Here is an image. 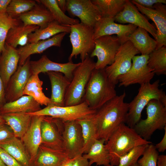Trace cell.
Listing matches in <instances>:
<instances>
[{
  "label": "cell",
  "instance_id": "6da1fadb",
  "mask_svg": "<svg viewBox=\"0 0 166 166\" xmlns=\"http://www.w3.org/2000/svg\"><path fill=\"white\" fill-rule=\"evenodd\" d=\"M125 91L117 95L96 110L93 117L97 129V139L106 142L121 124L125 123L129 103L124 101Z\"/></svg>",
  "mask_w": 166,
  "mask_h": 166
},
{
  "label": "cell",
  "instance_id": "7a4b0ae2",
  "mask_svg": "<svg viewBox=\"0 0 166 166\" xmlns=\"http://www.w3.org/2000/svg\"><path fill=\"white\" fill-rule=\"evenodd\" d=\"M105 144L110 156L111 165L117 166L120 158L136 147L152 144L141 137L133 128L123 123L113 132Z\"/></svg>",
  "mask_w": 166,
  "mask_h": 166
},
{
  "label": "cell",
  "instance_id": "3957f363",
  "mask_svg": "<svg viewBox=\"0 0 166 166\" xmlns=\"http://www.w3.org/2000/svg\"><path fill=\"white\" fill-rule=\"evenodd\" d=\"M115 85L109 80L105 69L93 71L83 98L91 109L96 110L117 95Z\"/></svg>",
  "mask_w": 166,
  "mask_h": 166
},
{
  "label": "cell",
  "instance_id": "277c9868",
  "mask_svg": "<svg viewBox=\"0 0 166 166\" xmlns=\"http://www.w3.org/2000/svg\"><path fill=\"white\" fill-rule=\"evenodd\" d=\"M160 80L152 83H146L140 85L137 95L129 103L128 110L125 124L133 128L140 120L142 112L151 100L156 99L166 106V95L162 89H160Z\"/></svg>",
  "mask_w": 166,
  "mask_h": 166
},
{
  "label": "cell",
  "instance_id": "5b68a950",
  "mask_svg": "<svg viewBox=\"0 0 166 166\" xmlns=\"http://www.w3.org/2000/svg\"><path fill=\"white\" fill-rule=\"evenodd\" d=\"M95 64L89 56L75 69L65 95V106L76 105L83 102L86 87Z\"/></svg>",
  "mask_w": 166,
  "mask_h": 166
},
{
  "label": "cell",
  "instance_id": "8992f818",
  "mask_svg": "<svg viewBox=\"0 0 166 166\" xmlns=\"http://www.w3.org/2000/svg\"><path fill=\"white\" fill-rule=\"evenodd\" d=\"M146 106V118L140 119L133 128L148 140L155 131L164 129L166 126V106L156 99L150 101Z\"/></svg>",
  "mask_w": 166,
  "mask_h": 166
},
{
  "label": "cell",
  "instance_id": "52a82bcc",
  "mask_svg": "<svg viewBox=\"0 0 166 166\" xmlns=\"http://www.w3.org/2000/svg\"><path fill=\"white\" fill-rule=\"evenodd\" d=\"M70 31L69 36L72 46L69 61L73 57L79 55L81 61L89 56L94 49L95 41L93 27L81 22L69 26Z\"/></svg>",
  "mask_w": 166,
  "mask_h": 166
},
{
  "label": "cell",
  "instance_id": "ba28073f",
  "mask_svg": "<svg viewBox=\"0 0 166 166\" xmlns=\"http://www.w3.org/2000/svg\"><path fill=\"white\" fill-rule=\"evenodd\" d=\"M96 112V110L91 109L86 102L83 101L72 106H59L49 105L38 111L27 113L32 116H50L65 122L87 118L92 115Z\"/></svg>",
  "mask_w": 166,
  "mask_h": 166
},
{
  "label": "cell",
  "instance_id": "9c48e42d",
  "mask_svg": "<svg viewBox=\"0 0 166 166\" xmlns=\"http://www.w3.org/2000/svg\"><path fill=\"white\" fill-rule=\"evenodd\" d=\"M140 53L132 43L127 40L122 44L118 50L113 63L105 69L111 81L116 85L119 77L126 73L130 69L133 57Z\"/></svg>",
  "mask_w": 166,
  "mask_h": 166
},
{
  "label": "cell",
  "instance_id": "30bf717a",
  "mask_svg": "<svg viewBox=\"0 0 166 166\" xmlns=\"http://www.w3.org/2000/svg\"><path fill=\"white\" fill-rule=\"evenodd\" d=\"M148 55L134 56L130 69L119 77V86L127 87L135 84L141 85L150 82L155 74L148 65Z\"/></svg>",
  "mask_w": 166,
  "mask_h": 166
},
{
  "label": "cell",
  "instance_id": "8fae6325",
  "mask_svg": "<svg viewBox=\"0 0 166 166\" xmlns=\"http://www.w3.org/2000/svg\"><path fill=\"white\" fill-rule=\"evenodd\" d=\"M94 41V48L89 56L97 57L95 69H105L113 63L122 43L119 38L114 35L102 36Z\"/></svg>",
  "mask_w": 166,
  "mask_h": 166
},
{
  "label": "cell",
  "instance_id": "7c38bea8",
  "mask_svg": "<svg viewBox=\"0 0 166 166\" xmlns=\"http://www.w3.org/2000/svg\"><path fill=\"white\" fill-rule=\"evenodd\" d=\"M63 122L62 137L63 150L70 159L82 155L84 141L81 125L77 120Z\"/></svg>",
  "mask_w": 166,
  "mask_h": 166
},
{
  "label": "cell",
  "instance_id": "4fadbf2b",
  "mask_svg": "<svg viewBox=\"0 0 166 166\" xmlns=\"http://www.w3.org/2000/svg\"><path fill=\"white\" fill-rule=\"evenodd\" d=\"M66 11L78 17L81 22L94 27L101 18L98 8L90 0H67Z\"/></svg>",
  "mask_w": 166,
  "mask_h": 166
},
{
  "label": "cell",
  "instance_id": "5bb4252c",
  "mask_svg": "<svg viewBox=\"0 0 166 166\" xmlns=\"http://www.w3.org/2000/svg\"><path fill=\"white\" fill-rule=\"evenodd\" d=\"M30 57L22 65H18L17 70L10 78L5 88L6 103L18 99L23 95L25 87L31 75Z\"/></svg>",
  "mask_w": 166,
  "mask_h": 166
},
{
  "label": "cell",
  "instance_id": "9a60e30c",
  "mask_svg": "<svg viewBox=\"0 0 166 166\" xmlns=\"http://www.w3.org/2000/svg\"><path fill=\"white\" fill-rule=\"evenodd\" d=\"M63 122L61 120L45 116L41 126V144L53 149L63 150Z\"/></svg>",
  "mask_w": 166,
  "mask_h": 166
},
{
  "label": "cell",
  "instance_id": "2e32d148",
  "mask_svg": "<svg viewBox=\"0 0 166 166\" xmlns=\"http://www.w3.org/2000/svg\"><path fill=\"white\" fill-rule=\"evenodd\" d=\"M115 22L128 23L143 28L150 33L155 40L157 30L130 0H126L123 10L114 18Z\"/></svg>",
  "mask_w": 166,
  "mask_h": 166
},
{
  "label": "cell",
  "instance_id": "e0dca14e",
  "mask_svg": "<svg viewBox=\"0 0 166 166\" xmlns=\"http://www.w3.org/2000/svg\"><path fill=\"white\" fill-rule=\"evenodd\" d=\"M137 28L131 24L116 23L114 18H101L93 27L94 39L95 40L102 36L116 34L122 44L128 40V36Z\"/></svg>",
  "mask_w": 166,
  "mask_h": 166
},
{
  "label": "cell",
  "instance_id": "ac0fdd59",
  "mask_svg": "<svg viewBox=\"0 0 166 166\" xmlns=\"http://www.w3.org/2000/svg\"><path fill=\"white\" fill-rule=\"evenodd\" d=\"M132 2L140 13L145 15L155 24L157 30L155 39L157 42L156 49L166 46V5L162 3H157L154 5L152 8H148L136 3Z\"/></svg>",
  "mask_w": 166,
  "mask_h": 166
},
{
  "label": "cell",
  "instance_id": "d6986e66",
  "mask_svg": "<svg viewBox=\"0 0 166 166\" xmlns=\"http://www.w3.org/2000/svg\"><path fill=\"white\" fill-rule=\"evenodd\" d=\"M80 63H75L72 61L63 63H57L43 55L38 60L30 61V68L31 75L50 71L58 72L63 73L71 81L74 70Z\"/></svg>",
  "mask_w": 166,
  "mask_h": 166
},
{
  "label": "cell",
  "instance_id": "ffe728a7",
  "mask_svg": "<svg viewBox=\"0 0 166 166\" xmlns=\"http://www.w3.org/2000/svg\"><path fill=\"white\" fill-rule=\"evenodd\" d=\"M45 116H33L29 128L21 140L33 162L42 144L41 126Z\"/></svg>",
  "mask_w": 166,
  "mask_h": 166
},
{
  "label": "cell",
  "instance_id": "44dd1931",
  "mask_svg": "<svg viewBox=\"0 0 166 166\" xmlns=\"http://www.w3.org/2000/svg\"><path fill=\"white\" fill-rule=\"evenodd\" d=\"M67 34L65 32L60 33L49 39L28 43L24 46L20 47L17 49L20 56L18 65H23L32 54L41 53L52 46L60 47Z\"/></svg>",
  "mask_w": 166,
  "mask_h": 166
},
{
  "label": "cell",
  "instance_id": "7402d4cb",
  "mask_svg": "<svg viewBox=\"0 0 166 166\" xmlns=\"http://www.w3.org/2000/svg\"><path fill=\"white\" fill-rule=\"evenodd\" d=\"M19 59L18 50L5 43L0 55V75L5 88L17 69Z\"/></svg>",
  "mask_w": 166,
  "mask_h": 166
},
{
  "label": "cell",
  "instance_id": "603a6c76",
  "mask_svg": "<svg viewBox=\"0 0 166 166\" xmlns=\"http://www.w3.org/2000/svg\"><path fill=\"white\" fill-rule=\"evenodd\" d=\"M46 73L49 78L51 87L49 105L65 106V96L70 81L60 72L50 71Z\"/></svg>",
  "mask_w": 166,
  "mask_h": 166
},
{
  "label": "cell",
  "instance_id": "cb8c5ba5",
  "mask_svg": "<svg viewBox=\"0 0 166 166\" xmlns=\"http://www.w3.org/2000/svg\"><path fill=\"white\" fill-rule=\"evenodd\" d=\"M69 158L63 150H58L41 144L33 162V166H59Z\"/></svg>",
  "mask_w": 166,
  "mask_h": 166
},
{
  "label": "cell",
  "instance_id": "d4e9b609",
  "mask_svg": "<svg viewBox=\"0 0 166 166\" xmlns=\"http://www.w3.org/2000/svg\"><path fill=\"white\" fill-rule=\"evenodd\" d=\"M18 19L25 25L37 26L40 29L45 27L54 20L52 14L45 7L37 3L30 10L20 15Z\"/></svg>",
  "mask_w": 166,
  "mask_h": 166
},
{
  "label": "cell",
  "instance_id": "484cf974",
  "mask_svg": "<svg viewBox=\"0 0 166 166\" xmlns=\"http://www.w3.org/2000/svg\"><path fill=\"white\" fill-rule=\"evenodd\" d=\"M40 105L31 97L23 95L16 100L6 103L0 108V114L13 113H34L41 109Z\"/></svg>",
  "mask_w": 166,
  "mask_h": 166
},
{
  "label": "cell",
  "instance_id": "4316f807",
  "mask_svg": "<svg viewBox=\"0 0 166 166\" xmlns=\"http://www.w3.org/2000/svg\"><path fill=\"white\" fill-rule=\"evenodd\" d=\"M0 147L23 166H33L30 156L21 139L14 136L0 144Z\"/></svg>",
  "mask_w": 166,
  "mask_h": 166
},
{
  "label": "cell",
  "instance_id": "83f0119b",
  "mask_svg": "<svg viewBox=\"0 0 166 166\" xmlns=\"http://www.w3.org/2000/svg\"><path fill=\"white\" fill-rule=\"evenodd\" d=\"M15 136L21 139L30 124L32 116L27 113H13L1 115Z\"/></svg>",
  "mask_w": 166,
  "mask_h": 166
},
{
  "label": "cell",
  "instance_id": "f1b7e54d",
  "mask_svg": "<svg viewBox=\"0 0 166 166\" xmlns=\"http://www.w3.org/2000/svg\"><path fill=\"white\" fill-rule=\"evenodd\" d=\"M130 41L141 55H149L156 49L157 42L152 38L145 30L137 28L128 36Z\"/></svg>",
  "mask_w": 166,
  "mask_h": 166
},
{
  "label": "cell",
  "instance_id": "f546056e",
  "mask_svg": "<svg viewBox=\"0 0 166 166\" xmlns=\"http://www.w3.org/2000/svg\"><path fill=\"white\" fill-rule=\"evenodd\" d=\"M39 28L37 26L25 25L22 23L13 27L8 33L5 43L15 48L18 45L24 46L28 43L29 35Z\"/></svg>",
  "mask_w": 166,
  "mask_h": 166
},
{
  "label": "cell",
  "instance_id": "4dcf8cb0",
  "mask_svg": "<svg viewBox=\"0 0 166 166\" xmlns=\"http://www.w3.org/2000/svg\"><path fill=\"white\" fill-rule=\"evenodd\" d=\"M103 139H96L88 152L82 156L88 159L90 166L96 163L97 165L105 166L110 164L109 153L105 148Z\"/></svg>",
  "mask_w": 166,
  "mask_h": 166
},
{
  "label": "cell",
  "instance_id": "1f68e13d",
  "mask_svg": "<svg viewBox=\"0 0 166 166\" xmlns=\"http://www.w3.org/2000/svg\"><path fill=\"white\" fill-rule=\"evenodd\" d=\"M38 75H31L25 87L23 95L30 96L40 105L47 106L50 104V98L46 96L42 91L43 82L40 79Z\"/></svg>",
  "mask_w": 166,
  "mask_h": 166
},
{
  "label": "cell",
  "instance_id": "d6a6232c",
  "mask_svg": "<svg viewBox=\"0 0 166 166\" xmlns=\"http://www.w3.org/2000/svg\"><path fill=\"white\" fill-rule=\"evenodd\" d=\"M70 31V28L69 26L61 25L54 20L45 27L39 28L30 34L29 36L28 43L47 39L61 33H69Z\"/></svg>",
  "mask_w": 166,
  "mask_h": 166
},
{
  "label": "cell",
  "instance_id": "836d02e7",
  "mask_svg": "<svg viewBox=\"0 0 166 166\" xmlns=\"http://www.w3.org/2000/svg\"><path fill=\"white\" fill-rule=\"evenodd\" d=\"M93 115L77 120L81 127L84 141L83 153L85 154L88 152L92 144L97 139V127L93 117Z\"/></svg>",
  "mask_w": 166,
  "mask_h": 166
},
{
  "label": "cell",
  "instance_id": "e575fe53",
  "mask_svg": "<svg viewBox=\"0 0 166 166\" xmlns=\"http://www.w3.org/2000/svg\"><path fill=\"white\" fill-rule=\"evenodd\" d=\"M126 0H93L98 9L101 18H114L123 9Z\"/></svg>",
  "mask_w": 166,
  "mask_h": 166
},
{
  "label": "cell",
  "instance_id": "d590c367",
  "mask_svg": "<svg viewBox=\"0 0 166 166\" xmlns=\"http://www.w3.org/2000/svg\"><path fill=\"white\" fill-rule=\"evenodd\" d=\"M36 1L45 7L52 14L54 21L61 25L69 26L80 23L78 19L70 18L66 15L58 6L56 0Z\"/></svg>",
  "mask_w": 166,
  "mask_h": 166
},
{
  "label": "cell",
  "instance_id": "8d00e7d4",
  "mask_svg": "<svg viewBox=\"0 0 166 166\" xmlns=\"http://www.w3.org/2000/svg\"><path fill=\"white\" fill-rule=\"evenodd\" d=\"M166 46L155 49L148 55V65L158 75H166Z\"/></svg>",
  "mask_w": 166,
  "mask_h": 166
},
{
  "label": "cell",
  "instance_id": "74e56055",
  "mask_svg": "<svg viewBox=\"0 0 166 166\" xmlns=\"http://www.w3.org/2000/svg\"><path fill=\"white\" fill-rule=\"evenodd\" d=\"M36 4V1L32 0H11L6 13L12 18L18 19L20 15L30 10Z\"/></svg>",
  "mask_w": 166,
  "mask_h": 166
},
{
  "label": "cell",
  "instance_id": "f35d334b",
  "mask_svg": "<svg viewBox=\"0 0 166 166\" xmlns=\"http://www.w3.org/2000/svg\"><path fill=\"white\" fill-rule=\"evenodd\" d=\"M22 23L19 19L12 18L9 16L7 13L0 15V55L4 49L10 29Z\"/></svg>",
  "mask_w": 166,
  "mask_h": 166
},
{
  "label": "cell",
  "instance_id": "ab89813d",
  "mask_svg": "<svg viewBox=\"0 0 166 166\" xmlns=\"http://www.w3.org/2000/svg\"><path fill=\"white\" fill-rule=\"evenodd\" d=\"M148 144L135 147L125 155L121 157L117 166H132L137 163L139 157L142 155ZM105 166H113L110 164Z\"/></svg>",
  "mask_w": 166,
  "mask_h": 166
},
{
  "label": "cell",
  "instance_id": "60d3db41",
  "mask_svg": "<svg viewBox=\"0 0 166 166\" xmlns=\"http://www.w3.org/2000/svg\"><path fill=\"white\" fill-rule=\"evenodd\" d=\"M158 152L155 145L149 144L145 150L142 157L138 159L137 163L140 166H157Z\"/></svg>",
  "mask_w": 166,
  "mask_h": 166
},
{
  "label": "cell",
  "instance_id": "b9f144b4",
  "mask_svg": "<svg viewBox=\"0 0 166 166\" xmlns=\"http://www.w3.org/2000/svg\"><path fill=\"white\" fill-rule=\"evenodd\" d=\"M0 157L6 166H23L0 147Z\"/></svg>",
  "mask_w": 166,
  "mask_h": 166
},
{
  "label": "cell",
  "instance_id": "7bdbcfd3",
  "mask_svg": "<svg viewBox=\"0 0 166 166\" xmlns=\"http://www.w3.org/2000/svg\"><path fill=\"white\" fill-rule=\"evenodd\" d=\"M14 136L13 131L6 123L0 125V144L5 142Z\"/></svg>",
  "mask_w": 166,
  "mask_h": 166
},
{
  "label": "cell",
  "instance_id": "ee69618b",
  "mask_svg": "<svg viewBox=\"0 0 166 166\" xmlns=\"http://www.w3.org/2000/svg\"><path fill=\"white\" fill-rule=\"evenodd\" d=\"M130 1L148 8H152L154 5L157 3L166 4V0H132Z\"/></svg>",
  "mask_w": 166,
  "mask_h": 166
},
{
  "label": "cell",
  "instance_id": "f6af8a7d",
  "mask_svg": "<svg viewBox=\"0 0 166 166\" xmlns=\"http://www.w3.org/2000/svg\"><path fill=\"white\" fill-rule=\"evenodd\" d=\"M73 166H91L88 159L83 156H78L73 159Z\"/></svg>",
  "mask_w": 166,
  "mask_h": 166
},
{
  "label": "cell",
  "instance_id": "bcb514c9",
  "mask_svg": "<svg viewBox=\"0 0 166 166\" xmlns=\"http://www.w3.org/2000/svg\"><path fill=\"white\" fill-rule=\"evenodd\" d=\"M164 129L165 131L163 138L159 143L155 145L157 151L161 152H164L166 149V126Z\"/></svg>",
  "mask_w": 166,
  "mask_h": 166
},
{
  "label": "cell",
  "instance_id": "7dc6e473",
  "mask_svg": "<svg viewBox=\"0 0 166 166\" xmlns=\"http://www.w3.org/2000/svg\"><path fill=\"white\" fill-rule=\"evenodd\" d=\"M5 88L0 75V108L6 103Z\"/></svg>",
  "mask_w": 166,
  "mask_h": 166
},
{
  "label": "cell",
  "instance_id": "c3c4849f",
  "mask_svg": "<svg viewBox=\"0 0 166 166\" xmlns=\"http://www.w3.org/2000/svg\"><path fill=\"white\" fill-rule=\"evenodd\" d=\"M11 0H0V15L6 13L7 7Z\"/></svg>",
  "mask_w": 166,
  "mask_h": 166
},
{
  "label": "cell",
  "instance_id": "681fc988",
  "mask_svg": "<svg viewBox=\"0 0 166 166\" xmlns=\"http://www.w3.org/2000/svg\"><path fill=\"white\" fill-rule=\"evenodd\" d=\"M157 166H166V155H159L157 158Z\"/></svg>",
  "mask_w": 166,
  "mask_h": 166
},
{
  "label": "cell",
  "instance_id": "f907efd6",
  "mask_svg": "<svg viewBox=\"0 0 166 166\" xmlns=\"http://www.w3.org/2000/svg\"><path fill=\"white\" fill-rule=\"evenodd\" d=\"M57 4L60 8L65 13L66 11L67 1L56 0Z\"/></svg>",
  "mask_w": 166,
  "mask_h": 166
},
{
  "label": "cell",
  "instance_id": "816d5d0a",
  "mask_svg": "<svg viewBox=\"0 0 166 166\" xmlns=\"http://www.w3.org/2000/svg\"><path fill=\"white\" fill-rule=\"evenodd\" d=\"M73 159H68L63 162L59 166H73Z\"/></svg>",
  "mask_w": 166,
  "mask_h": 166
},
{
  "label": "cell",
  "instance_id": "f5cc1de1",
  "mask_svg": "<svg viewBox=\"0 0 166 166\" xmlns=\"http://www.w3.org/2000/svg\"><path fill=\"white\" fill-rule=\"evenodd\" d=\"M5 124V122L2 116L0 114V125Z\"/></svg>",
  "mask_w": 166,
  "mask_h": 166
},
{
  "label": "cell",
  "instance_id": "db71d44e",
  "mask_svg": "<svg viewBox=\"0 0 166 166\" xmlns=\"http://www.w3.org/2000/svg\"><path fill=\"white\" fill-rule=\"evenodd\" d=\"M0 166H6L0 157Z\"/></svg>",
  "mask_w": 166,
  "mask_h": 166
},
{
  "label": "cell",
  "instance_id": "11a10c76",
  "mask_svg": "<svg viewBox=\"0 0 166 166\" xmlns=\"http://www.w3.org/2000/svg\"><path fill=\"white\" fill-rule=\"evenodd\" d=\"M132 166H140L137 163H136Z\"/></svg>",
  "mask_w": 166,
  "mask_h": 166
}]
</instances>
